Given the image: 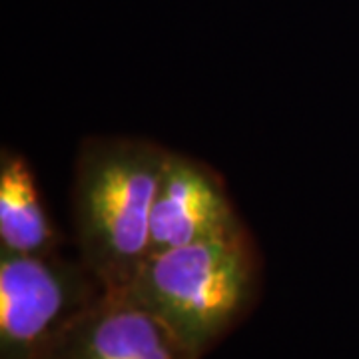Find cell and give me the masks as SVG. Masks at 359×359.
Instances as JSON below:
<instances>
[{
    "label": "cell",
    "mask_w": 359,
    "mask_h": 359,
    "mask_svg": "<svg viewBox=\"0 0 359 359\" xmlns=\"http://www.w3.org/2000/svg\"><path fill=\"white\" fill-rule=\"evenodd\" d=\"M170 148L138 136H86L72 172L78 259L104 290L128 287L150 256V212Z\"/></svg>",
    "instance_id": "obj_1"
},
{
    "label": "cell",
    "mask_w": 359,
    "mask_h": 359,
    "mask_svg": "<svg viewBox=\"0 0 359 359\" xmlns=\"http://www.w3.org/2000/svg\"><path fill=\"white\" fill-rule=\"evenodd\" d=\"M128 290L204 358L256 306L262 256L245 228L150 256Z\"/></svg>",
    "instance_id": "obj_2"
},
{
    "label": "cell",
    "mask_w": 359,
    "mask_h": 359,
    "mask_svg": "<svg viewBox=\"0 0 359 359\" xmlns=\"http://www.w3.org/2000/svg\"><path fill=\"white\" fill-rule=\"evenodd\" d=\"M102 290L80 259L0 254V359H56Z\"/></svg>",
    "instance_id": "obj_3"
},
{
    "label": "cell",
    "mask_w": 359,
    "mask_h": 359,
    "mask_svg": "<svg viewBox=\"0 0 359 359\" xmlns=\"http://www.w3.org/2000/svg\"><path fill=\"white\" fill-rule=\"evenodd\" d=\"M245 228L218 170L170 150L150 212V256Z\"/></svg>",
    "instance_id": "obj_4"
},
{
    "label": "cell",
    "mask_w": 359,
    "mask_h": 359,
    "mask_svg": "<svg viewBox=\"0 0 359 359\" xmlns=\"http://www.w3.org/2000/svg\"><path fill=\"white\" fill-rule=\"evenodd\" d=\"M56 359H202L128 287L102 290Z\"/></svg>",
    "instance_id": "obj_5"
},
{
    "label": "cell",
    "mask_w": 359,
    "mask_h": 359,
    "mask_svg": "<svg viewBox=\"0 0 359 359\" xmlns=\"http://www.w3.org/2000/svg\"><path fill=\"white\" fill-rule=\"evenodd\" d=\"M62 233L54 226L25 156L0 150V254H60Z\"/></svg>",
    "instance_id": "obj_6"
}]
</instances>
